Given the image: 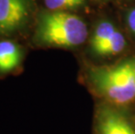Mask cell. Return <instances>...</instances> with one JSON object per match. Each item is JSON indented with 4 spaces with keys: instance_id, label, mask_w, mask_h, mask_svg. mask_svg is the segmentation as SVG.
<instances>
[{
    "instance_id": "cell-2",
    "label": "cell",
    "mask_w": 135,
    "mask_h": 134,
    "mask_svg": "<svg viewBox=\"0 0 135 134\" xmlns=\"http://www.w3.org/2000/svg\"><path fill=\"white\" fill-rule=\"evenodd\" d=\"M89 76L95 89L113 103L125 105L135 98V63L133 61L114 66L93 67Z\"/></svg>"
},
{
    "instance_id": "cell-8",
    "label": "cell",
    "mask_w": 135,
    "mask_h": 134,
    "mask_svg": "<svg viewBox=\"0 0 135 134\" xmlns=\"http://www.w3.org/2000/svg\"><path fill=\"white\" fill-rule=\"evenodd\" d=\"M85 0H45V4L50 11H63L79 7Z\"/></svg>"
},
{
    "instance_id": "cell-4",
    "label": "cell",
    "mask_w": 135,
    "mask_h": 134,
    "mask_svg": "<svg viewBox=\"0 0 135 134\" xmlns=\"http://www.w3.org/2000/svg\"><path fill=\"white\" fill-rule=\"evenodd\" d=\"M29 13L27 0H0V32H11L26 20Z\"/></svg>"
},
{
    "instance_id": "cell-7",
    "label": "cell",
    "mask_w": 135,
    "mask_h": 134,
    "mask_svg": "<svg viewBox=\"0 0 135 134\" xmlns=\"http://www.w3.org/2000/svg\"><path fill=\"white\" fill-rule=\"evenodd\" d=\"M126 40L123 34L119 31H116L108 42L96 54L102 57L116 55L124 50Z\"/></svg>"
},
{
    "instance_id": "cell-1",
    "label": "cell",
    "mask_w": 135,
    "mask_h": 134,
    "mask_svg": "<svg viewBox=\"0 0 135 134\" xmlns=\"http://www.w3.org/2000/svg\"><path fill=\"white\" fill-rule=\"evenodd\" d=\"M88 35L87 27L79 17L63 11L40 14L36 30L38 42L45 45L75 47L82 44Z\"/></svg>"
},
{
    "instance_id": "cell-5",
    "label": "cell",
    "mask_w": 135,
    "mask_h": 134,
    "mask_svg": "<svg viewBox=\"0 0 135 134\" xmlns=\"http://www.w3.org/2000/svg\"><path fill=\"white\" fill-rule=\"evenodd\" d=\"M21 52L17 44L11 41L0 42V71L10 72L19 64Z\"/></svg>"
},
{
    "instance_id": "cell-9",
    "label": "cell",
    "mask_w": 135,
    "mask_h": 134,
    "mask_svg": "<svg viewBox=\"0 0 135 134\" xmlns=\"http://www.w3.org/2000/svg\"><path fill=\"white\" fill-rule=\"evenodd\" d=\"M127 24L129 29L135 36V8L132 10L127 15Z\"/></svg>"
},
{
    "instance_id": "cell-3",
    "label": "cell",
    "mask_w": 135,
    "mask_h": 134,
    "mask_svg": "<svg viewBox=\"0 0 135 134\" xmlns=\"http://www.w3.org/2000/svg\"><path fill=\"white\" fill-rule=\"evenodd\" d=\"M99 134H135L132 122L118 110L104 106L99 110L97 118Z\"/></svg>"
},
{
    "instance_id": "cell-6",
    "label": "cell",
    "mask_w": 135,
    "mask_h": 134,
    "mask_svg": "<svg viewBox=\"0 0 135 134\" xmlns=\"http://www.w3.org/2000/svg\"><path fill=\"white\" fill-rule=\"evenodd\" d=\"M117 30L115 26L108 21L101 22L98 24L91 38V48L94 53H97L108 42Z\"/></svg>"
}]
</instances>
